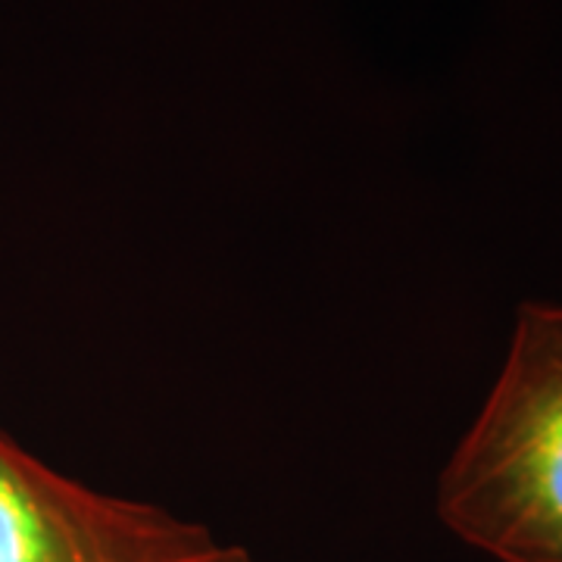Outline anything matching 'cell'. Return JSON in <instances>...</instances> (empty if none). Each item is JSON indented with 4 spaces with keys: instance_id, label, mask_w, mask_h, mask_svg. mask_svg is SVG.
<instances>
[{
    "instance_id": "6da1fadb",
    "label": "cell",
    "mask_w": 562,
    "mask_h": 562,
    "mask_svg": "<svg viewBox=\"0 0 562 562\" xmlns=\"http://www.w3.org/2000/svg\"><path fill=\"white\" fill-rule=\"evenodd\" d=\"M438 516L497 562H562V303H525L487 401L438 482Z\"/></svg>"
},
{
    "instance_id": "7a4b0ae2",
    "label": "cell",
    "mask_w": 562,
    "mask_h": 562,
    "mask_svg": "<svg viewBox=\"0 0 562 562\" xmlns=\"http://www.w3.org/2000/svg\"><path fill=\"white\" fill-rule=\"evenodd\" d=\"M0 562H254L241 543L41 462L0 431Z\"/></svg>"
}]
</instances>
